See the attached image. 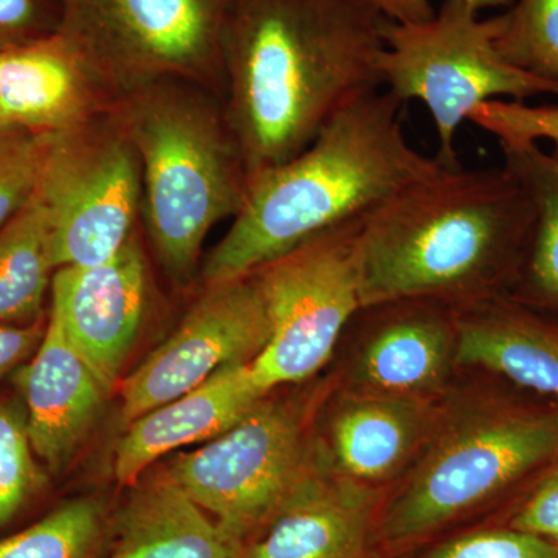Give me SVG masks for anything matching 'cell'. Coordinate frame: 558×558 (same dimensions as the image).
<instances>
[{
  "label": "cell",
  "instance_id": "4",
  "mask_svg": "<svg viewBox=\"0 0 558 558\" xmlns=\"http://www.w3.org/2000/svg\"><path fill=\"white\" fill-rule=\"evenodd\" d=\"M142 165V233L178 288L201 275L204 242L247 199L250 172L222 97L167 78L123 95L110 109Z\"/></svg>",
  "mask_w": 558,
  "mask_h": 558
},
{
  "label": "cell",
  "instance_id": "34",
  "mask_svg": "<svg viewBox=\"0 0 558 558\" xmlns=\"http://www.w3.org/2000/svg\"><path fill=\"white\" fill-rule=\"evenodd\" d=\"M0 126H5V124H3L2 117H0Z\"/></svg>",
  "mask_w": 558,
  "mask_h": 558
},
{
  "label": "cell",
  "instance_id": "14",
  "mask_svg": "<svg viewBox=\"0 0 558 558\" xmlns=\"http://www.w3.org/2000/svg\"><path fill=\"white\" fill-rule=\"evenodd\" d=\"M116 101L57 33L0 53L5 126L58 134L105 116Z\"/></svg>",
  "mask_w": 558,
  "mask_h": 558
},
{
  "label": "cell",
  "instance_id": "31",
  "mask_svg": "<svg viewBox=\"0 0 558 558\" xmlns=\"http://www.w3.org/2000/svg\"><path fill=\"white\" fill-rule=\"evenodd\" d=\"M47 322L32 325H2L0 323V380L31 360L46 333Z\"/></svg>",
  "mask_w": 558,
  "mask_h": 558
},
{
  "label": "cell",
  "instance_id": "8",
  "mask_svg": "<svg viewBox=\"0 0 558 558\" xmlns=\"http://www.w3.org/2000/svg\"><path fill=\"white\" fill-rule=\"evenodd\" d=\"M36 194L54 269L112 259L142 227V165L112 112L49 135Z\"/></svg>",
  "mask_w": 558,
  "mask_h": 558
},
{
  "label": "cell",
  "instance_id": "32",
  "mask_svg": "<svg viewBox=\"0 0 558 558\" xmlns=\"http://www.w3.org/2000/svg\"><path fill=\"white\" fill-rule=\"evenodd\" d=\"M377 13L396 24H422L433 20L436 10L429 0H366ZM473 10L509 9L513 0H465Z\"/></svg>",
  "mask_w": 558,
  "mask_h": 558
},
{
  "label": "cell",
  "instance_id": "26",
  "mask_svg": "<svg viewBox=\"0 0 558 558\" xmlns=\"http://www.w3.org/2000/svg\"><path fill=\"white\" fill-rule=\"evenodd\" d=\"M49 135L0 126V227L21 211L38 190Z\"/></svg>",
  "mask_w": 558,
  "mask_h": 558
},
{
  "label": "cell",
  "instance_id": "20",
  "mask_svg": "<svg viewBox=\"0 0 558 558\" xmlns=\"http://www.w3.org/2000/svg\"><path fill=\"white\" fill-rule=\"evenodd\" d=\"M425 422L418 398L368 391L351 396L330 421L333 469L365 484L391 478L421 444Z\"/></svg>",
  "mask_w": 558,
  "mask_h": 558
},
{
  "label": "cell",
  "instance_id": "6",
  "mask_svg": "<svg viewBox=\"0 0 558 558\" xmlns=\"http://www.w3.org/2000/svg\"><path fill=\"white\" fill-rule=\"evenodd\" d=\"M465 0H444L422 24L385 21L379 58L381 84L400 101L424 102L439 137V163L458 170L454 135L483 102L558 98V81L539 78L509 64L497 39L505 13L480 20Z\"/></svg>",
  "mask_w": 558,
  "mask_h": 558
},
{
  "label": "cell",
  "instance_id": "28",
  "mask_svg": "<svg viewBox=\"0 0 558 558\" xmlns=\"http://www.w3.org/2000/svg\"><path fill=\"white\" fill-rule=\"evenodd\" d=\"M421 558H558V548L502 524L440 543Z\"/></svg>",
  "mask_w": 558,
  "mask_h": 558
},
{
  "label": "cell",
  "instance_id": "19",
  "mask_svg": "<svg viewBox=\"0 0 558 558\" xmlns=\"http://www.w3.org/2000/svg\"><path fill=\"white\" fill-rule=\"evenodd\" d=\"M245 543L170 476L138 487L121 508L105 558H244Z\"/></svg>",
  "mask_w": 558,
  "mask_h": 558
},
{
  "label": "cell",
  "instance_id": "5",
  "mask_svg": "<svg viewBox=\"0 0 558 558\" xmlns=\"http://www.w3.org/2000/svg\"><path fill=\"white\" fill-rule=\"evenodd\" d=\"M505 385L439 433L388 502L379 534L389 546L418 542L488 502L513 506L557 464L558 402Z\"/></svg>",
  "mask_w": 558,
  "mask_h": 558
},
{
  "label": "cell",
  "instance_id": "9",
  "mask_svg": "<svg viewBox=\"0 0 558 558\" xmlns=\"http://www.w3.org/2000/svg\"><path fill=\"white\" fill-rule=\"evenodd\" d=\"M363 220L325 231L253 271L270 339L250 369L266 395L323 368L348 323L362 310L357 241Z\"/></svg>",
  "mask_w": 558,
  "mask_h": 558
},
{
  "label": "cell",
  "instance_id": "13",
  "mask_svg": "<svg viewBox=\"0 0 558 558\" xmlns=\"http://www.w3.org/2000/svg\"><path fill=\"white\" fill-rule=\"evenodd\" d=\"M379 494L337 472H307L244 558H369Z\"/></svg>",
  "mask_w": 558,
  "mask_h": 558
},
{
  "label": "cell",
  "instance_id": "23",
  "mask_svg": "<svg viewBox=\"0 0 558 558\" xmlns=\"http://www.w3.org/2000/svg\"><path fill=\"white\" fill-rule=\"evenodd\" d=\"M101 534V506L95 499H75L0 537V558H94Z\"/></svg>",
  "mask_w": 558,
  "mask_h": 558
},
{
  "label": "cell",
  "instance_id": "18",
  "mask_svg": "<svg viewBox=\"0 0 558 558\" xmlns=\"http://www.w3.org/2000/svg\"><path fill=\"white\" fill-rule=\"evenodd\" d=\"M454 360L558 402V318L508 296L458 311Z\"/></svg>",
  "mask_w": 558,
  "mask_h": 558
},
{
  "label": "cell",
  "instance_id": "15",
  "mask_svg": "<svg viewBox=\"0 0 558 558\" xmlns=\"http://www.w3.org/2000/svg\"><path fill=\"white\" fill-rule=\"evenodd\" d=\"M379 317L355 366L368 392L417 398L435 391L457 355L458 311L435 300L371 306Z\"/></svg>",
  "mask_w": 558,
  "mask_h": 558
},
{
  "label": "cell",
  "instance_id": "16",
  "mask_svg": "<svg viewBox=\"0 0 558 558\" xmlns=\"http://www.w3.org/2000/svg\"><path fill=\"white\" fill-rule=\"evenodd\" d=\"M16 385L33 450L39 462L58 472L89 432L108 395L50 317L31 362L17 368Z\"/></svg>",
  "mask_w": 558,
  "mask_h": 558
},
{
  "label": "cell",
  "instance_id": "25",
  "mask_svg": "<svg viewBox=\"0 0 558 558\" xmlns=\"http://www.w3.org/2000/svg\"><path fill=\"white\" fill-rule=\"evenodd\" d=\"M46 484L24 405L0 400V531L28 508Z\"/></svg>",
  "mask_w": 558,
  "mask_h": 558
},
{
  "label": "cell",
  "instance_id": "3",
  "mask_svg": "<svg viewBox=\"0 0 558 558\" xmlns=\"http://www.w3.org/2000/svg\"><path fill=\"white\" fill-rule=\"evenodd\" d=\"M403 106L388 90L365 95L295 157L253 175L244 207L202 263L204 288L248 277L446 170L410 145Z\"/></svg>",
  "mask_w": 558,
  "mask_h": 558
},
{
  "label": "cell",
  "instance_id": "1",
  "mask_svg": "<svg viewBox=\"0 0 558 558\" xmlns=\"http://www.w3.org/2000/svg\"><path fill=\"white\" fill-rule=\"evenodd\" d=\"M385 17L366 0H234L222 27L227 117L250 179L379 90Z\"/></svg>",
  "mask_w": 558,
  "mask_h": 558
},
{
  "label": "cell",
  "instance_id": "21",
  "mask_svg": "<svg viewBox=\"0 0 558 558\" xmlns=\"http://www.w3.org/2000/svg\"><path fill=\"white\" fill-rule=\"evenodd\" d=\"M502 167L512 172L534 207L531 240L508 299L558 318V145H499Z\"/></svg>",
  "mask_w": 558,
  "mask_h": 558
},
{
  "label": "cell",
  "instance_id": "7",
  "mask_svg": "<svg viewBox=\"0 0 558 558\" xmlns=\"http://www.w3.org/2000/svg\"><path fill=\"white\" fill-rule=\"evenodd\" d=\"M57 35L119 100L159 80L223 95L222 0H58Z\"/></svg>",
  "mask_w": 558,
  "mask_h": 558
},
{
  "label": "cell",
  "instance_id": "33",
  "mask_svg": "<svg viewBox=\"0 0 558 558\" xmlns=\"http://www.w3.org/2000/svg\"><path fill=\"white\" fill-rule=\"evenodd\" d=\"M223 3H227V5H230L231 2H234V0H222Z\"/></svg>",
  "mask_w": 558,
  "mask_h": 558
},
{
  "label": "cell",
  "instance_id": "22",
  "mask_svg": "<svg viewBox=\"0 0 558 558\" xmlns=\"http://www.w3.org/2000/svg\"><path fill=\"white\" fill-rule=\"evenodd\" d=\"M54 271L49 216L35 194L0 227V323L32 325L43 319Z\"/></svg>",
  "mask_w": 558,
  "mask_h": 558
},
{
  "label": "cell",
  "instance_id": "17",
  "mask_svg": "<svg viewBox=\"0 0 558 558\" xmlns=\"http://www.w3.org/2000/svg\"><path fill=\"white\" fill-rule=\"evenodd\" d=\"M264 396L253 380L250 363H231L219 369L199 387L131 422L117 446L116 478L120 484L137 483L163 454L222 435Z\"/></svg>",
  "mask_w": 558,
  "mask_h": 558
},
{
  "label": "cell",
  "instance_id": "30",
  "mask_svg": "<svg viewBox=\"0 0 558 558\" xmlns=\"http://www.w3.org/2000/svg\"><path fill=\"white\" fill-rule=\"evenodd\" d=\"M58 0H0V53L54 35Z\"/></svg>",
  "mask_w": 558,
  "mask_h": 558
},
{
  "label": "cell",
  "instance_id": "11",
  "mask_svg": "<svg viewBox=\"0 0 558 558\" xmlns=\"http://www.w3.org/2000/svg\"><path fill=\"white\" fill-rule=\"evenodd\" d=\"M269 339V318L252 275L205 286L178 329L123 381L124 421L186 395L231 363L252 362Z\"/></svg>",
  "mask_w": 558,
  "mask_h": 558
},
{
  "label": "cell",
  "instance_id": "27",
  "mask_svg": "<svg viewBox=\"0 0 558 558\" xmlns=\"http://www.w3.org/2000/svg\"><path fill=\"white\" fill-rule=\"evenodd\" d=\"M469 121L499 140V145H520L549 140L558 145V106L494 100L483 102Z\"/></svg>",
  "mask_w": 558,
  "mask_h": 558
},
{
  "label": "cell",
  "instance_id": "12",
  "mask_svg": "<svg viewBox=\"0 0 558 558\" xmlns=\"http://www.w3.org/2000/svg\"><path fill=\"white\" fill-rule=\"evenodd\" d=\"M50 296L49 317L109 395L148 311L150 275L142 227L112 259L54 271Z\"/></svg>",
  "mask_w": 558,
  "mask_h": 558
},
{
  "label": "cell",
  "instance_id": "29",
  "mask_svg": "<svg viewBox=\"0 0 558 558\" xmlns=\"http://www.w3.org/2000/svg\"><path fill=\"white\" fill-rule=\"evenodd\" d=\"M505 526L558 548V462L512 506Z\"/></svg>",
  "mask_w": 558,
  "mask_h": 558
},
{
  "label": "cell",
  "instance_id": "2",
  "mask_svg": "<svg viewBox=\"0 0 558 558\" xmlns=\"http://www.w3.org/2000/svg\"><path fill=\"white\" fill-rule=\"evenodd\" d=\"M532 227V202L502 165L446 168L363 220L362 307L435 300L462 311L508 296Z\"/></svg>",
  "mask_w": 558,
  "mask_h": 558
},
{
  "label": "cell",
  "instance_id": "10",
  "mask_svg": "<svg viewBox=\"0 0 558 558\" xmlns=\"http://www.w3.org/2000/svg\"><path fill=\"white\" fill-rule=\"evenodd\" d=\"M303 427L284 403L259 400L167 473L211 519L245 543L270 523L304 473Z\"/></svg>",
  "mask_w": 558,
  "mask_h": 558
},
{
  "label": "cell",
  "instance_id": "24",
  "mask_svg": "<svg viewBox=\"0 0 558 558\" xmlns=\"http://www.w3.org/2000/svg\"><path fill=\"white\" fill-rule=\"evenodd\" d=\"M497 39L509 64L558 81V0H513Z\"/></svg>",
  "mask_w": 558,
  "mask_h": 558
}]
</instances>
